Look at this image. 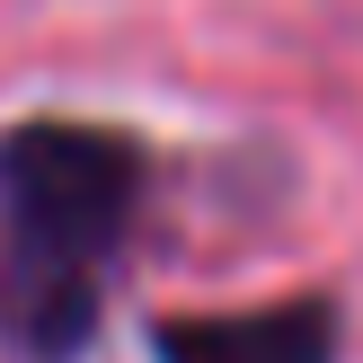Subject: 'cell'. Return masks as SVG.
Segmentation results:
<instances>
[{"label":"cell","instance_id":"2","mask_svg":"<svg viewBox=\"0 0 363 363\" xmlns=\"http://www.w3.org/2000/svg\"><path fill=\"white\" fill-rule=\"evenodd\" d=\"M160 363H337L346 328H337V301H257V311H169L151 328Z\"/></svg>","mask_w":363,"mask_h":363},{"label":"cell","instance_id":"1","mask_svg":"<svg viewBox=\"0 0 363 363\" xmlns=\"http://www.w3.org/2000/svg\"><path fill=\"white\" fill-rule=\"evenodd\" d=\"M151 160L116 124L27 116L0 133V346L9 363H80L106 266L142 213Z\"/></svg>","mask_w":363,"mask_h":363}]
</instances>
